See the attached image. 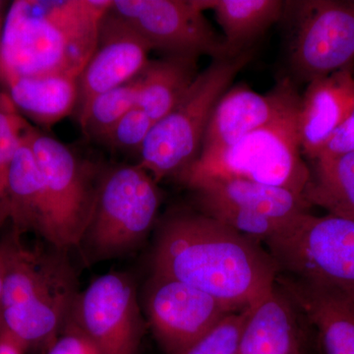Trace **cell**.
Segmentation results:
<instances>
[{"label":"cell","instance_id":"cell-30","mask_svg":"<svg viewBox=\"0 0 354 354\" xmlns=\"http://www.w3.org/2000/svg\"><path fill=\"white\" fill-rule=\"evenodd\" d=\"M9 167L0 165V230L10 218V200H9Z\"/></svg>","mask_w":354,"mask_h":354},{"label":"cell","instance_id":"cell-27","mask_svg":"<svg viewBox=\"0 0 354 354\" xmlns=\"http://www.w3.org/2000/svg\"><path fill=\"white\" fill-rule=\"evenodd\" d=\"M32 127L20 115L10 97L0 94V165L10 167L21 140Z\"/></svg>","mask_w":354,"mask_h":354},{"label":"cell","instance_id":"cell-9","mask_svg":"<svg viewBox=\"0 0 354 354\" xmlns=\"http://www.w3.org/2000/svg\"><path fill=\"white\" fill-rule=\"evenodd\" d=\"M193 191L198 212L259 243L311 207L302 195L241 179H215Z\"/></svg>","mask_w":354,"mask_h":354},{"label":"cell","instance_id":"cell-29","mask_svg":"<svg viewBox=\"0 0 354 354\" xmlns=\"http://www.w3.org/2000/svg\"><path fill=\"white\" fill-rule=\"evenodd\" d=\"M353 152H354V111L346 122L335 133L334 136L330 140L319 157H330V156Z\"/></svg>","mask_w":354,"mask_h":354},{"label":"cell","instance_id":"cell-13","mask_svg":"<svg viewBox=\"0 0 354 354\" xmlns=\"http://www.w3.org/2000/svg\"><path fill=\"white\" fill-rule=\"evenodd\" d=\"M71 316L102 354H139L147 322L131 274L111 272L95 279L81 290Z\"/></svg>","mask_w":354,"mask_h":354},{"label":"cell","instance_id":"cell-31","mask_svg":"<svg viewBox=\"0 0 354 354\" xmlns=\"http://www.w3.org/2000/svg\"><path fill=\"white\" fill-rule=\"evenodd\" d=\"M28 348L10 333L4 330L0 337V354H25Z\"/></svg>","mask_w":354,"mask_h":354},{"label":"cell","instance_id":"cell-16","mask_svg":"<svg viewBox=\"0 0 354 354\" xmlns=\"http://www.w3.org/2000/svg\"><path fill=\"white\" fill-rule=\"evenodd\" d=\"M353 111L354 67L308 83L297 113L302 155L318 158Z\"/></svg>","mask_w":354,"mask_h":354},{"label":"cell","instance_id":"cell-23","mask_svg":"<svg viewBox=\"0 0 354 354\" xmlns=\"http://www.w3.org/2000/svg\"><path fill=\"white\" fill-rule=\"evenodd\" d=\"M32 128L21 140L9 167V220L11 230L20 235H37L41 221V174L30 143Z\"/></svg>","mask_w":354,"mask_h":354},{"label":"cell","instance_id":"cell-15","mask_svg":"<svg viewBox=\"0 0 354 354\" xmlns=\"http://www.w3.org/2000/svg\"><path fill=\"white\" fill-rule=\"evenodd\" d=\"M151 50L150 44L109 9L100 23L94 53L78 79L79 113L97 95L138 76Z\"/></svg>","mask_w":354,"mask_h":354},{"label":"cell","instance_id":"cell-2","mask_svg":"<svg viewBox=\"0 0 354 354\" xmlns=\"http://www.w3.org/2000/svg\"><path fill=\"white\" fill-rule=\"evenodd\" d=\"M113 0H17L0 37V76L79 79Z\"/></svg>","mask_w":354,"mask_h":354},{"label":"cell","instance_id":"cell-26","mask_svg":"<svg viewBox=\"0 0 354 354\" xmlns=\"http://www.w3.org/2000/svg\"><path fill=\"white\" fill-rule=\"evenodd\" d=\"M155 122L139 106L123 115L102 141L114 150L139 153Z\"/></svg>","mask_w":354,"mask_h":354},{"label":"cell","instance_id":"cell-5","mask_svg":"<svg viewBox=\"0 0 354 354\" xmlns=\"http://www.w3.org/2000/svg\"><path fill=\"white\" fill-rule=\"evenodd\" d=\"M297 113L249 133L230 145L200 153L177 178L191 190L215 179H241L304 196L310 169L302 157Z\"/></svg>","mask_w":354,"mask_h":354},{"label":"cell","instance_id":"cell-7","mask_svg":"<svg viewBox=\"0 0 354 354\" xmlns=\"http://www.w3.org/2000/svg\"><path fill=\"white\" fill-rule=\"evenodd\" d=\"M30 143L41 174L37 236L51 246L77 248L94 209L102 167L32 128Z\"/></svg>","mask_w":354,"mask_h":354},{"label":"cell","instance_id":"cell-10","mask_svg":"<svg viewBox=\"0 0 354 354\" xmlns=\"http://www.w3.org/2000/svg\"><path fill=\"white\" fill-rule=\"evenodd\" d=\"M111 10L165 57H236L195 0H113Z\"/></svg>","mask_w":354,"mask_h":354},{"label":"cell","instance_id":"cell-21","mask_svg":"<svg viewBox=\"0 0 354 354\" xmlns=\"http://www.w3.org/2000/svg\"><path fill=\"white\" fill-rule=\"evenodd\" d=\"M199 73L198 58L165 57L149 60L141 72L137 106L158 122L180 102Z\"/></svg>","mask_w":354,"mask_h":354},{"label":"cell","instance_id":"cell-32","mask_svg":"<svg viewBox=\"0 0 354 354\" xmlns=\"http://www.w3.org/2000/svg\"><path fill=\"white\" fill-rule=\"evenodd\" d=\"M2 4H3V2L0 1V10H1Z\"/></svg>","mask_w":354,"mask_h":354},{"label":"cell","instance_id":"cell-12","mask_svg":"<svg viewBox=\"0 0 354 354\" xmlns=\"http://www.w3.org/2000/svg\"><path fill=\"white\" fill-rule=\"evenodd\" d=\"M147 325L165 354H183L234 313L194 286L152 272L143 292Z\"/></svg>","mask_w":354,"mask_h":354},{"label":"cell","instance_id":"cell-17","mask_svg":"<svg viewBox=\"0 0 354 354\" xmlns=\"http://www.w3.org/2000/svg\"><path fill=\"white\" fill-rule=\"evenodd\" d=\"M276 283L316 330L322 354H354L353 298L283 274Z\"/></svg>","mask_w":354,"mask_h":354},{"label":"cell","instance_id":"cell-28","mask_svg":"<svg viewBox=\"0 0 354 354\" xmlns=\"http://www.w3.org/2000/svg\"><path fill=\"white\" fill-rule=\"evenodd\" d=\"M46 354H102L101 349L70 315L57 337L46 349Z\"/></svg>","mask_w":354,"mask_h":354},{"label":"cell","instance_id":"cell-4","mask_svg":"<svg viewBox=\"0 0 354 354\" xmlns=\"http://www.w3.org/2000/svg\"><path fill=\"white\" fill-rule=\"evenodd\" d=\"M157 183L138 164L102 167L94 209L77 247L85 264L125 257L141 247L162 203Z\"/></svg>","mask_w":354,"mask_h":354},{"label":"cell","instance_id":"cell-14","mask_svg":"<svg viewBox=\"0 0 354 354\" xmlns=\"http://www.w3.org/2000/svg\"><path fill=\"white\" fill-rule=\"evenodd\" d=\"M301 97L290 79H281L267 94L247 86L227 88L216 102L209 118L201 153L234 143L249 133L297 113Z\"/></svg>","mask_w":354,"mask_h":354},{"label":"cell","instance_id":"cell-6","mask_svg":"<svg viewBox=\"0 0 354 354\" xmlns=\"http://www.w3.org/2000/svg\"><path fill=\"white\" fill-rule=\"evenodd\" d=\"M251 59L250 50L214 59L176 108L153 124L140 150L138 165L156 183L178 176L197 160L216 102Z\"/></svg>","mask_w":354,"mask_h":354},{"label":"cell","instance_id":"cell-33","mask_svg":"<svg viewBox=\"0 0 354 354\" xmlns=\"http://www.w3.org/2000/svg\"><path fill=\"white\" fill-rule=\"evenodd\" d=\"M0 37H1V36H0Z\"/></svg>","mask_w":354,"mask_h":354},{"label":"cell","instance_id":"cell-24","mask_svg":"<svg viewBox=\"0 0 354 354\" xmlns=\"http://www.w3.org/2000/svg\"><path fill=\"white\" fill-rule=\"evenodd\" d=\"M141 73L132 80L97 95L79 113V122L88 137L102 140L128 111L138 104Z\"/></svg>","mask_w":354,"mask_h":354},{"label":"cell","instance_id":"cell-11","mask_svg":"<svg viewBox=\"0 0 354 354\" xmlns=\"http://www.w3.org/2000/svg\"><path fill=\"white\" fill-rule=\"evenodd\" d=\"M295 24L290 62L307 83L354 67V1L290 2Z\"/></svg>","mask_w":354,"mask_h":354},{"label":"cell","instance_id":"cell-19","mask_svg":"<svg viewBox=\"0 0 354 354\" xmlns=\"http://www.w3.org/2000/svg\"><path fill=\"white\" fill-rule=\"evenodd\" d=\"M4 82L18 111L39 127H53L78 104V79L72 77H13Z\"/></svg>","mask_w":354,"mask_h":354},{"label":"cell","instance_id":"cell-3","mask_svg":"<svg viewBox=\"0 0 354 354\" xmlns=\"http://www.w3.org/2000/svg\"><path fill=\"white\" fill-rule=\"evenodd\" d=\"M0 268L6 330L28 349H46L81 292L69 251L44 241L28 245L10 228L0 241Z\"/></svg>","mask_w":354,"mask_h":354},{"label":"cell","instance_id":"cell-18","mask_svg":"<svg viewBox=\"0 0 354 354\" xmlns=\"http://www.w3.org/2000/svg\"><path fill=\"white\" fill-rule=\"evenodd\" d=\"M305 321L276 283L251 305L235 354H304Z\"/></svg>","mask_w":354,"mask_h":354},{"label":"cell","instance_id":"cell-22","mask_svg":"<svg viewBox=\"0 0 354 354\" xmlns=\"http://www.w3.org/2000/svg\"><path fill=\"white\" fill-rule=\"evenodd\" d=\"M309 169L304 197L310 206L354 221V152L317 158Z\"/></svg>","mask_w":354,"mask_h":354},{"label":"cell","instance_id":"cell-1","mask_svg":"<svg viewBox=\"0 0 354 354\" xmlns=\"http://www.w3.org/2000/svg\"><path fill=\"white\" fill-rule=\"evenodd\" d=\"M152 269L208 293L234 311L271 290L279 271L259 242L195 211H177L156 234Z\"/></svg>","mask_w":354,"mask_h":354},{"label":"cell","instance_id":"cell-8","mask_svg":"<svg viewBox=\"0 0 354 354\" xmlns=\"http://www.w3.org/2000/svg\"><path fill=\"white\" fill-rule=\"evenodd\" d=\"M264 243L279 274L354 299V221L304 214Z\"/></svg>","mask_w":354,"mask_h":354},{"label":"cell","instance_id":"cell-20","mask_svg":"<svg viewBox=\"0 0 354 354\" xmlns=\"http://www.w3.org/2000/svg\"><path fill=\"white\" fill-rule=\"evenodd\" d=\"M204 12L214 11L223 39L232 55L248 50L272 24L283 17L286 1L281 0H195Z\"/></svg>","mask_w":354,"mask_h":354},{"label":"cell","instance_id":"cell-25","mask_svg":"<svg viewBox=\"0 0 354 354\" xmlns=\"http://www.w3.org/2000/svg\"><path fill=\"white\" fill-rule=\"evenodd\" d=\"M250 307L234 312L183 354H235Z\"/></svg>","mask_w":354,"mask_h":354}]
</instances>
